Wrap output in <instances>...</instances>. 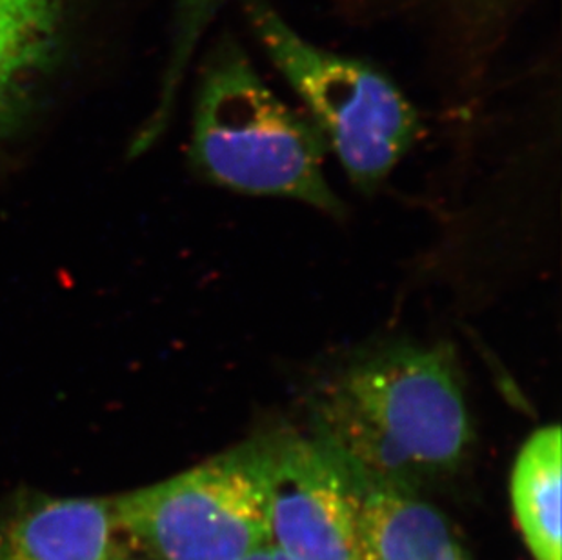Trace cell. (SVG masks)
Here are the masks:
<instances>
[{
	"mask_svg": "<svg viewBox=\"0 0 562 560\" xmlns=\"http://www.w3.org/2000/svg\"><path fill=\"white\" fill-rule=\"evenodd\" d=\"M356 473L362 560H472L448 518L415 490Z\"/></svg>",
	"mask_w": 562,
	"mask_h": 560,
	"instance_id": "obj_8",
	"label": "cell"
},
{
	"mask_svg": "<svg viewBox=\"0 0 562 560\" xmlns=\"http://www.w3.org/2000/svg\"><path fill=\"white\" fill-rule=\"evenodd\" d=\"M251 445L268 545L297 560H362L361 492L350 466L313 435L277 432Z\"/></svg>",
	"mask_w": 562,
	"mask_h": 560,
	"instance_id": "obj_5",
	"label": "cell"
},
{
	"mask_svg": "<svg viewBox=\"0 0 562 560\" xmlns=\"http://www.w3.org/2000/svg\"><path fill=\"white\" fill-rule=\"evenodd\" d=\"M313 437L373 481L419 490L456 473L473 443L461 373L445 346L359 355L308 401Z\"/></svg>",
	"mask_w": 562,
	"mask_h": 560,
	"instance_id": "obj_1",
	"label": "cell"
},
{
	"mask_svg": "<svg viewBox=\"0 0 562 560\" xmlns=\"http://www.w3.org/2000/svg\"><path fill=\"white\" fill-rule=\"evenodd\" d=\"M226 0H177L171 22L170 49L166 60L162 85H160L159 102L154 116L149 119L148 130L144 137H155L170 116L177 93L181 90L182 80L187 77L196 49L201 48L207 30L217 19L218 11Z\"/></svg>",
	"mask_w": 562,
	"mask_h": 560,
	"instance_id": "obj_11",
	"label": "cell"
},
{
	"mask_svg": "<svg viewBox=\"0 0 562 560\" xmlns=\"http://www.w3.org/2000/svg\"><path fill=\"white\" fill-rule=\"evenodd\" d=\"M328 143L310 116L284 104L232 32L207 49L196 91L190 159L212 184L303 202L340 217L324 175Z\"/></svg>",
	"mask_w": 562,
	"mask_h": 560,
	"instance_id": "obj_2",
	"label": "cell"
},
{
	"mask_svg": "<svg viewBox=\"0 0 562 560\" xmlns=\"http://www.w3.org/2000/svg\"><path fill=\"white\" fill-rule=\"evenodd\" d=\"M271 560H297L293 559V557L286 556V553H282V551L277 550L271 546Z\"/></svg>",
	"mask_w": 562,
	"mask_h": 560,
	"instance_id": "obj_13",
	"label": "cell"
},
{
	"mask_svg": "<svg viewBox=\"0 0 562 560\" xmlns=\"http://www.w3.org/2000/svg\"><path fill=\"white\" fill-rule=\"evenodd\" d=\"M110 560H140V559H132V557H124V556H113Z\"/></svg>",
	"mask_w": 562,
	"mask_h": 560,
	"instance_id": "obj_14",
	"label": "cell"
},
{
	"mask_svg": "<svg viewBox=\"0 0 562 560\" xmlns=\"http://www.w3.org/2000/svg\"><path fill=\"white\" fill-rule=\"evenodd\" d=\"M119 531L155 560H237L268 546L251 440L112 501Z\"/></svg>",
	"mask_w": 562,
	"mask_h": 560,
	"instance_id": "obj_4",
	"label": "cell"
},
{
	"mask_svg": "<svg viewBox=\"0 0 562 560\" xmlns=\"http://www.w3.org/2000/svg\"><path fill=\"white\" fill-rule=\"evenodd\" d=\"M68 10L69 0H0V116L52 68Z\"/></svg>",
	"mask_w": 562,
	"mask_h": 560,
	"instance_id": "obj_10",
	"label": "cell"
},
{
	"mask_svg": "<svg viewBox=\"0 0 562 560\" xmlns=\"http://www.w3.org/2000/svg\"><path fill=\"white\" fill-rule=\"evenodd\" d=\"M240 8L351 182L373 193L419 137V115L408 97L372 63L312 43L268 0H240Z\"/></svg>",
	"mask_w": 562,
	"mask_h": 560,
	"instance_id": "obj_3",
	"label": "cell"
},
{
	"mask_svg": "<svg viewBox=\"0 0 562 560\" xmlns=\"http://www.w3.org/2000/svg\"><path fill=\"white\" fill-rule=\"evenodd\" d=\"M237 560H271V546H262L259 550L251 551L248 556L240 557Z\"/></svg>",
	"mask_w": 562,
	"mask_h": 560,
	"instance_id": "obj_12",
	"label": "cell"
},
{
	"mask_svg": "<svg viewBox=\"0 0 562 560\" xmlns=\"http://www.w3.org/2000/svg\"><path fill=\"white\" fill-rule=\"evenodd\" d=\"M539 0H331L335 15L362 30L403 33L446 79L475 86Z\"/></svg>",
	"mask_w": 562,
	"mask_h": 560,
	"instance_id": "obj_6",
	"label": "cell"
},
{
	"mask_svg": "<svg viewBox=\"0 0 562 560\" xmlns=\"http://www.w3.org/2000/svg\"><path fill=\"white\" fill-rule=\"evenodd\" d=\"M117 531L112 501L37 499L0 520V560H110Z\"/></svg>",
	"mask_w": 562,
	"mask_h": 560,
	"instance_id": "obj_7",
	"label": "cell"
},
{
	"mask_svg": "<svg viewBox=\"0 0 562 560\" xmlns=\"http://www.w3.org/2000/svg\"><path fill=\"white\" fill-rule=\"evenodd\" d=\"M562 440L559 426L537 429L515 459L509 493L515 518L536 560H561Z\"/></svg>",
	"mask_w": 562,
	"mask_h": 560,
	"instance_id": "obj_9",
	"label": "cell"
}]
</instances>
